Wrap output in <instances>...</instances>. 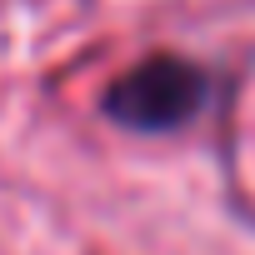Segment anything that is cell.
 <instances>
[{
  "instance_id": "6da1fadb",
  "label": "cell",
  "mask_w": 255,
  "mask_h": 255,
  "mask_svg": "<svg viewBox=\"0 0 255 255\" xmlns=\"http://www.w3.org/2000/svg\"><path fill=\"white\" fill-rule=\"evenodd\" d=\"M210 100V70L185 60V55H145L125 75H115L100 95L105 120L135 135H165L185 130V125L205 110Z\"/></svg>"
}]
</instances>
